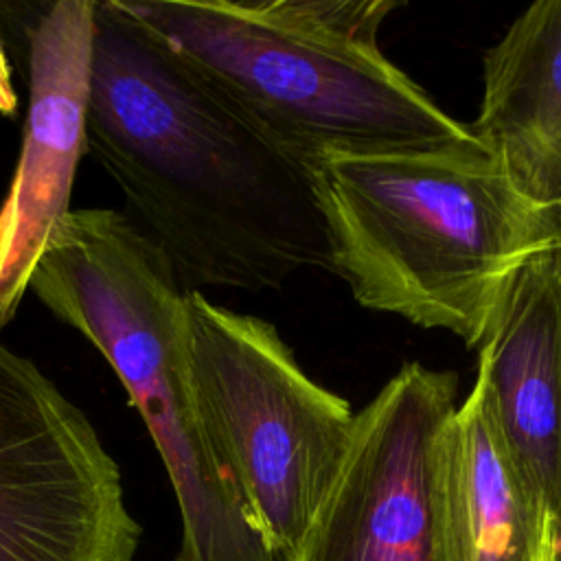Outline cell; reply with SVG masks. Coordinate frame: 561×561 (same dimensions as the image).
I'll return each instance as SVG.
<instances>
[{"instance_id":"6da1fadb","label":"cell","mask_w":561,"mask_h":561,"mask_svg":"<svg viewBox=\"0 0 561 561\" xmlns=\"http://www.w3.org/2000/svg\"><path fill=\"white\" fill-rule=\"evenodd\" d=\"M85 151L184 291L276 289L329 267L309 164L118 0H94Z\"/></svg>"},{"instance_id":"7a4b0ae2","label":"cell","mask_w":561,"mask_h":561,"mask_svg":"<svg viewBox=\"0 0 561 561\" xmlns=\"http://www.w3.org/2000/svg\"><path fill=\"white\" fill-rule=\"evenodd\" d=\"M329 270L373 311L480 348L519 272L552 243V213L469 140L337 151L309 164Z\"/></svg>"},{"instance_id":"3957f363","label":"cell","mask_w":561,"mask_h":561,"mask_svg":"<svg viewBox=\"0 0 561 561\" xmlns=\"http://www.w3.org/2000/svg\"><path fill=\"white\" fill-rule=\"evenodd\" d=\"M311 164L473 138L379 46L392 0H118Z\"/></svg>"},{"instance_id":"277c9868","label":"cell","mask_w":561,"mask_h":561,"mask_svg":"<svg viewBox=\"0 0 561 561\" xmlns=\"http://www.w3.org/2000/svg\"><path fill=\"white\" fill-rule=\"evenodd\" d=\"M28 289L101 351L145 421L180 508L173 561H280L206 432L188 364L186 291L129 215L68 210Z\"/></svg>"},{"instance_id":"5b68a950","label":"cell","mask_w":561,"mask_h":561,"mask_svg":"<svg viewBox=\"0 0 561 561\" xmlns=\"http://www.w3.org/2000/svg\"><path fill=\"white\" fill-rule=\"evenodd\" d=\"M186 346L206 432L283 561L346 456L355 412L313 381L274 324L186 291Z\"/></svg>"},{"instance_id":"8992f818","label":"cell","mask_w":561,"mask_h":561,"mask_svg":"<svg viewBox=\"0 0 561 561\" xmlns=\"http://www.w3.org/2000/svg\"><path fill=\"white\" fill-rule=\"evenodd\" d=\"M140 535L88 416L0 342V561H134Z\"/></svg>"},{"instance_id":"52a82bcc","label":"cell","mask_w":561,"mask_h":561,"mask_svg":"<svg viewBox=\"0 0 561 561\" xmlns=\"http://www.w3.org/2000/svg\"><path fill=\"white\" fill-rule=\"evenodd\" d=\"M456 390V373L405 362L355 414L337 476L283 561H445L443 456Z\"/></svg>"},{"instance_id":"ba28073f","label":"cell","mask_w":561,"mask_h":561,"mask_svg":"<svg viewBox=\"0 0 561 561\" xmlns=\"http://www.w3.org/2000/svg\"><path fill=\"white\" fill-rule=\"evenodd\" d=\"M94 0H59L39 18L28 50L22 153L0 206V327L13 320L48 239L68 213L85 153Z\"/></svg>"},{"instance_id":"9c48e42d","label":"cell","mask_w":561,"mask_h":561,"mask_svg":"<svg viewBox=\"0 0 561 561\" xmlns=\"http://www.w3.org/2000/svg\"><path fill=\"white\" fill-rule=\"evenodd\" d=\"M476 377L561 541V274L548 252L519 272L478 348Z\"/></svg>"},{"instance_id":"30bf717a","label":"cell","mask_w":561,"mask_h":561,"mask_svg":"<svg viewBox=\"0 0 561 561\" xmlns=\"http://www.w3.org/2000/svg\"><path fill=\"white\" fill-rule=\"evenodd\" d=\"M445 561H561L557 524L508 451L476 377L443 456Z\"/></svg>"},{"instance_id":"8fae6325","label":"cell","mask_w":561,"mask_h":561,"mask_svg":"<svg viewBox=\"0 0 561 561\" xmlns=\"http://www.w3.org/2000/svg\"><path fill=\"white\" fill-rule=\"evenodd\" d=\"M469 129L530 199H561V0L530 4L484 53Z\"/></svg>"},{"instance_id":"7c38bea8","label":"cell","mask_w":561,"mask_h":561,"mask_svg":"<svg viewBox=\"0 0 561 561\" xmlns=\"http://www.w3.org/2000/svg\"><path fill=\"white\" fill-rule=\"evenodd\" d=\"M0 114L15 116L18 114V94L11 81V66L7 61L2 42H0Z\"/></svg>"},{"instance_id":"4fadbf2b","label":"cell","mask_w":561,"mask_h":561,"mask_svg":"<svg viewBox=\"0 0 561 561\" xmlns=\"http://www.w3.org/2000/svg\"><path fill=\"white\" fill-rule=\"evenodd\" d=\"M550 213H552V243L548 254L561 274V199L550 206Z\"/></svg>"}]
</instances>
